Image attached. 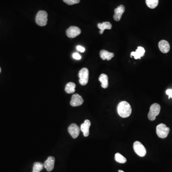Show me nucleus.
<instances>
[{"label":"nucleus","mask_w":172,"mask_h":172,"mask_svg":"<svg viewBox=\"0 0 172 172\" xmlns=\"http://www.w3.org/2000/svg\"><path fill=\"white\" fill-rule=\"evenodd\" d=\"M145 49L144 47H138L135 52H132L131 54V57H134V58L135 59H141V57L144 55Z\"/></svg>","instance_id":"obj_14"},{"label":"nucleus","mask_w":172,"mask_h":172,"mask_svg":"<svg viewBox=\"0 0 172 172\" xmlns=\"http://www.w3.org/2000/svg\"><path fill=\"white\" fill-rule=\"evenodd\" d=\"M91 125V122L89 120H86L84 122L81 124L80 126V130L83 133L85 137H88L89 135V128Z\"/></svg>","instance_id":"obj_13"},{"label":"nucleus","mask_w":172,"mask_h":172,"mask_svg":"<svg viewBox=\"0 0 172 172\" xmlns=\"http://www.w3.org/2000/svg\"><path fill=\"white\" fill-rule=\"evenodd\" d=\"M158 47L160 50L163 53H167L170 51V46L167 41L163 40L160 41L158 44Z\"/></svg>","instance_id":"obj_12"},{"label":"nucleus","mask_w":172,"mask_h":172,"mask_svg":"<svg viewBox=\"0 0 172 172\" xmlns=\"http://www.w3.org/2000/svg\"><path fill=\"white\" fill-rule=\"evenodd\" d=\"M118 113L121 117L127 118L131 114V106L129 103L125 101L121 102L118 104L117 107Z\"/></svg>","instance_id":"obj_1"},{"label":"nucleus","mask_w":172,"mask_h":172,"mask_svg":"<svg viewBox=\"0 0 172 172\" xmlns=\"http://www.w3.org/2000/svg\"><path fill=\"white\" fill-rule=\"evenodd\" d=\"M89 70L87 68H83L80 71L79 77L80 78V83L81 85L85 86L88 83L89 81Z\"/></svg>","instance_id":"obj_6"},{"label":"nucleus","mask_w":172,"mask_h":172,"mask_svg":"<svg viewBox=\"0 0 172 172\" xmlns=\"http://www.w3.org/2000/svg\"><path fill=\"white\" fill-rule=\"evenodd\" d=\"M98 28L100 30L99 34H102L105 29H111L112 28V24L109 22H103L102 23H99Z\"/></svg>","instance_id":"obj_16"},{"label":"nucleus","mask_w":172,"mask_h":172,"mask_svg":"<svg viewBox=\"0 0 172 172\" xmlns=\"http://www.w3.org/2000/svg\"><path fill=\"white\" fill-rule=\"evenodd\" d=\"M99 81L102 83V88L106 89L108 87V76L105 74H102L99 76Z\"/></svg>","instance_id":"obj_17"},{"label":"nucleus","mask_w":172,"mask_h":172,"mask_svg":"<svg viewBox=\"0 0 172 172\" xmlns=\"http://www.w3.org/2000/svg\"><path fill=\"white\" fill-rule=\"evenodd\" d=\"M1 68H0V72H1Z\"/></svg>","instance_id":"obj_27"},{"label":"nucleus","mask_w":172,"mask_h":172,"mask_svg":"<svg viewBox=\"0 0 172 172\" xmlns=\"http://www.w3.org/2000/svg\"><path fill=\"white\" fill-rule=\"evenodd\" d=\"M161 111V106L158 103H154L151 106L148 118L150 121H154L156 117L159 114Z\"/></svg>","instance_id":"obj_2"},{"label":"nucleus","mask_w":172,"mask_h":172,"mask_svg":"<svg viewBox=\"0 0 172 172\" xmlns=\"http://www.w3.org/2000/svg\"><path fill=\"white\" fill-rule=\"evenodd\" d=\"M44 164L40 162H35L34 163L32 172H40L43 169Z\"/></svg>","instance_id":"obj_20"},{"label":"nucleus","mask_w":172,"mask_h":172,"mask_svg":"<svg viewBox=\"0 0 172 172\" xmlns=\"http://www.w3.org/2000/svg\"><path fill=\"white\" fill-rule=\"evenodd\" d=\"M80 129L75 123H72L68 128V131L72 138L76 139L79 136L80 133Z\"/></svg>","instance_id":"obj_8"},{"label":"nucleus","mask_w":172,"mask_h":172,"mask_svg":"<svg viewBox=\"0 0 172 172\" xmlns=\"http://www.w3.org/2000/svg\"><path fill=\"white\" fill-rule=\"evenodd\" d=\"M159 0H146L147 6L151 9H154L158 5Z\"/></svg>","instance_id":"obj_19"},{"label":"nucleus","mask_w":172,"mask_h":172,"mask_svg":"<svg viewBox=\"0 0 172 172\" xmlns=\"http://www.w3.org/2000/svg\"><path fill=\"white\" fill-rule=\"evenodd\" d=\"M125 10V7L123 5L118 6L117 8L114 10V15H113V18L116 21H120L122 16Z\"/></svg>","instance_id":"obj_10"},{"label":"nucleus","mask_w":172,"mask_h":172,"mask_svg":"<svg viewBox=\"0 0 172 172\" xmlns=\"http://www.w3.org/2000/svg\"><path fill=\"white\" fill-rule=\"evenodd\" d=\"M76 49L79 51L81 53L84 52L85 51V48L83 47H81L80 46H78L76 47Z\"/></svg>","instance_id":"obj_24"},{"label":"nucleus","mask_w":172,"mask_h":172,"mask_svg":"<svg viewBox=\"0 0 172 172\" xmlns=\"http://www.w3.org/2000/svg\"><path fill=\"white\" fill-rule=\"evenodd\" d=\"M118 172H124V171H122V170H118Z\"/></svg>","instance_id":"obj_26"},{"label":"nucleus","mask_w":172,"mask_h":172,"mask_svg":"<svg viewBox=\"0 0 172 172\" xmlns=\"http://www.w3.org/2000/svg\"><path fill=\"white\" fill-rule=\"evenodd\" d=\"M99 55H100V57L103 60H105L106 59L108 61L110 60L114 57V53L109 52L105 50H101Z\"/></svg>","instance_id":"obj_15"},{"label":"nucleus","mask_w":172,"mask_h":172,"mask_svg":"<svg viewBox=\"0 0 172 172\" xmlns=\"http://www.w3.org/2000/svg\"><path fill=\"white\" fill-rule=\"evenodd\" d=\"M55 159L53 156H49L47 159L44 162V167L47 169L48 172L52 171L54 168Z\"/></svg>","instance_id":"obj_11"},{"label":"nucleus","mask_w":172,"mask_h":172,"mask_svg":"<svg viewBox=\"0 0 172 172\" xmlns=\"http://www.w3.org/2000/svg\"><path fill=\"white\" fill-rule=\"evenodd\" d=\"M47 16L48 15L47 11H39L35 17V22L39 26H45L47 25Z\"/></svg>","instance_id":"obj_3"},{"label":"nucleus","mask_w":172,"mask_h":172,"mask_svg":"<svg viewBox=\"0 0 172 172\" xmlns=\"http://www.w3.org/2000/svg\"><path fill=\"white\" fill-rule=\"evenodd\" d=\"M133 149L137 155L140 157H144L146 155V150L143 144L139 141H135L133 144Z\"/></svg>","instance_id":"obj_5"},{"label":"nucleus","mask_w":172,"mask_h":172,"mask_svg":"<svg viewBox=\"0 0 172 172\" xmlns=\"http://www.w3.org/2000/svg\"><path fill=\"white\" fill-rule=\"evenodd\" d=\"M76 84L73 82H69L66 86L65 91L67 93H73L75 91Z\"/></svg>","instance_id":"obj_18"},{"label":"nucleus","mask_w":172,"mask_h":172,"mask_svg":"<svg viewBox=\"0 0 172 172\" xmlns=\"http://www.w3.org/2000/svg\"><path fill=\"white\" fill-rule=\"evenodd\" d=\"M166 94L169 96V99L172 98V89H168L166 91Z\"/></svg>","instance_id":"obj_25"},{"label":"nucleus","mask_w":172,"mask_h":172,"mask_svg":"<svg viewBox=\"0 0 172 172\" xmlns=\"http://www.w3.org/2000/svg\"><path fill=\"white\" fill-rule=\"evenodd\" d=\"M115 159L116 162L121 164H124L127 162L126 158L118 153L115 154Z\"/></svg>","instance_id":"obj_21"},{"label":"nucleus","mask_w":172,"mask_h":172,"mask_svg":"<svg viewBox=\"0 0 172 172\" xmlns=\"http://www.w3.org/2000/svg\"><path fill=\"white\" fill-rule=\"evenodd\" d=\"M80 0H63V1L67 4V5H75V4H79L80 2Z\"/></svg>","instance_id":"obj_22"},{"label":"nucleus","mask_w":172,"mask_h":172,"mask_svg":"<svg viewBox=\"0 0 172 172\" xmlns=\"http://www.w3.org/2000/svg\"><path fill=\"white\" fill-rule=\"evenodd\" d=\"M170 131V129L165 124L161 123L156 126V133L159 138H167Z\"/></svg>","instance_id":"obj_4"},{"label":"nucleus","mask_w":172,"mask_h":172,"mask_svg":"<svg viewBox=\"0 0 172 172\" xmlns=\"http://www.w3.org/2000/svg\"><path fill=\"white\" fill-rule=\"evenodd\" d=\"M73 58L76 60H80L81 58V56L78 53H74L73 54Z\"/></svg>","instance_id":"obj_23"},{"label":"nucleus","mask_w":172,"mask_h":172,"mask_svg":"<svg viewBox=\"0 0 172 172\" xmlns=\"http://www.w3.org/2000/svg\"><path fill=\"white\" fill-rule=\"evenodd\" d=\"M83 102L84 100L82 97L78 94H75L72 96L70 105L72 107H77L82 105Z\"/></svg>","instance_id":"obj_9"},{"label":"nucleus","mask_w":172,"mask_h":172,"mask_svg":"<svg viewBox=\"0 0 172 172\" xmlns=\"http://www.w3.org/2000/svg\"><path fill=\"white\" fill-rule=\"evenodd\" d=\"M81 31L77 26H71L66 31L67 35L70 38H75L81 34Z\"/></svg>","instance_id":"obj_7"}]
</instances>
